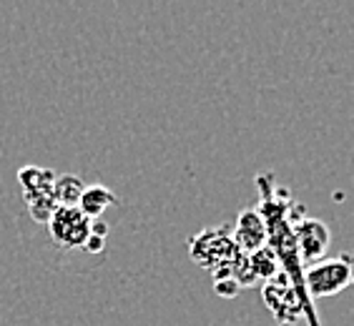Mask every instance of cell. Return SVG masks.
<instances>
[{"label":"cell","instance_id":"cell-7","mask_svg":"<svg viewBox=\"0 0 354 326\" xmlns=\"http://www.w3.org/2000/svg\"><path fill=\"white\" fill-rule=\"evenodd\" d=\"M83 181L78 176H61L53 184L55 206H78V198L83 193Z\"/></svg>","mask_w":354,"mask_h":326},{"label":"cell","instance_id":"cell-2","mask_svg":"<svg viewBox=\"0 0 354 326\" xmlns=\"http://www.w3.org/2000/svg\"><path fill=\"white\" fill-rule=\"evenodd\" d=\"M304 281H307V291L314 299L334 296L352 284V261L347 253H342L337 258H319V261L307 266Z\"/></svg>","mask_w":354,"mask_h":326},{"label":"cell","instance_id":"cell-5","mask_svg":"<svg viewBox=\"0 0 354 326\" xmlns=\"http://www.w3.org/2000/svg\"><path fill=\"white\" fill-rule=\"evenodd\" d=\"M234 238H236L239 249H244V251H249V253L264 249V241H266L264 218H261L257 211H244V213L239 216V221H236Z\"/></svg>","mask_w":354,"mask_h":326},{"label":"cell","instance_id":"cell-6","mask_svg":"<svg viewBox=\"0 0 354 326\" xmlns=\"http://www.w3.org/2000/svg\"><path fill=\"white\" fill-rule=\"evenodd\" d=\"M116 204V196H113V191H109L106 186L95 184L88 186V189H83L81 198H78V211H81L83 216L95 221V218L103 216V211L109 209V206Z\"/></svg>","mask_w":354,"mask_h":326},{"label":"cell","instance_id":"cell-4","mask_svg":"<svg viewBox=\"0 0 354 326\" xmlns=\"http://www.w3.org/2000/svg\"><path fill=\"white\" fill-rule=\"evenodd\" d=\"M294 236H297V249H299V256L304 264L319 261L329 246V229L319 218H304L294 229Z\"/></svg>","mask_w":354,"mask_h":326},{"label":"cell","instance_id":"cell-3","mask_svg":"<svg viewBox=\"0 0 354 326\" xmlns=\"http://www.w3.org/2000/svg\"><path fill=\"white\" fill-rule=\"evenodd\" d=\"M18 178H21L23 193H26V201H28V206H30L33 221L46 224L55 209V196H53L55 176L48 169L26 166V169L18 171Z\"/></svg>","mask_w":354,"mask_h":326},{"label":"cell","instance_id":"cell-8","mask_svg":"<svg viewBox=\"0 0 354 326\" xmlns=\"http://www.w3.org/2000/svg\"><path fill=\"white\" fill-rule=\"evenodd\" d=\"M252 266L254 276H261V279H272L274 276V269H277V258L272 261V251H266V249H259V251L252 253Z\"/></svg>","mask_w":354,"mask_h":326},{"label":"cell","instance_id":"cell-1","mask_svg":"<svg viewBox=\"0 0 354 326\" xmlns=\"http://www.w3.org/2000/svg\"><path fill=\"white\" fill-rule=\"evenodd\" d=\"M53 244L63 251H83L93 233V221L78 211V206H55L46 221Z\"/></svg>","mask_w":354,"mask_h":326}]
</instances>
